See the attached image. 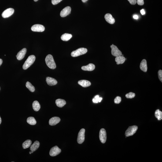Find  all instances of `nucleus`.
<instances>
[{
	"mask_svg": "<svg viewBox=\"0 0 162 162\" xmlns=\"http://www.w3.org/2000/svg\"><path fill=\"white\" fill-rule=\"evenodd\" d=\"M45 61L47 65L50 69H53L56 68V64L52 55H48L45 58Z\"/></svg>",
	"mask_w": 162,
	"mask_h": 162,
	"instance_id": "1",
	"label": "nucleus"
},
{
	"mask_svg": "<svg viewBox=\"0 0 162 162\" xmlns=\"http://www.w3.org/2000/svg\"><path fill=\"white\" fill-rule=\"evenodd\" d=\"M35 59V56L34 55L29 56L23 66V69L26 70L33 64Z\"/></svg>",
	"mask_w": 162,
	"mask_h": 162,
	"instance_id": "2",
	"label": "nucleus"
},
{
	"mask_svg": "<svg viewBox=\"0 0 162 162\" xmlns=\"http://www.w3.org/2000/svg\"><path fill=\"white\" fill-rule=\"evenodd\" d=\"M87 52V49L84 48H80L74 51L71 53V55L73 57H77L81 55L85 54Z\"/></svg>",
	"mask_w": 162,
	"mask_h": 162,
	"instance_id": "3",
	"label": "nucleus"
},
{
	"mask_svg": "<svg viewBox=\"0 0 162 162\" xmlns=\"http://www.w3.org/2000/svg\"><path fill=\"white\" fill-rule=\"evenodd\" d=\"M138 129V126H130L126 130L125 135L126 137L132 136L135 133Z\"/></svg>",
	"mask_w": 162,
	"mask_h": 162,
	"instance_id": "4",
	"label": "nucleus"
},
{
	"mask_svg": "<svg viewBox=\"0 0 162 162\" xmlns=\"http://www.w3.org/2000/svg\"><path fill=\"white\" fill-rule=\"evenodd\" d=\"M85 131L84 129H82L79 132L77 138V142L79 144L83 143L84 141Z\"/></svg>",
	"mask_w": 162,
	"mask_h": 162,
	"instance_id": "5",
	"label": "nucleus"
},
{
	"mask_svg": "<svg viewBox=\"0 0 162 162\" xmlns=\"http://www.w3.org/2000/svg\"><path fill=\"white\" fill-rule=\"evenodd\" d=\"M111 48L112 49V55L116 57L121 56V52L119 50L117 46L112 44L111 46Z\"/></svg>",
	"mask_w": 162,
	"mask_h": 162,
	"instance_id": "6",
	"label": "nucleus"
},
{
	"mask_svg": "<svg viewBox=\"0 0 162 162\" xmlns=\"http://www.w3.org/2000/svg\"><path fill=\"white\" fill-rule=\"evenodd\" d=\"M99 139L102 143H105L107 139L106 132L105 129H101L99 132Z\"/></svg>",
	"mask_w": 162,
	"mask_h": 162,
	"instance_id": "7",
	"label": "nucleus"
},
{
	"mask_svg": "<svg viewBox=\"0 0 162 162\" xmlns=\"http://www.w3.org/2000/svg\"><path fill=\"white\" fill-rule=\"evenodd\" d=\"M14 10L13 8H8L2 12V16L4 18H6L11 16L14 13Z\"/></svg>",
	"mask_w": 162,
	"mask_h": 162,
	"instance_id": "8",
	"label": "nucleus"
},
{
	"mask_svg": "<svg viewBox=\"0 0 162 162\" xmlns=\"http://www.w3.org/2000/svg\"><path fill=\"white\" fill-rule=\"evenodd\" d=\"M32 31L37 32H43L45 30V27L43 25L39 24L34 25L31 27Z\"/></svg>",
	"mask_w": 162,
	"mask_h": 162,
	"instance_id": "9",
	"label": "nucleus"
},
{
	"mask_svg": "<svg viewBox=\"0 0 162 162\" xmlns=\"http://www.w3.org/2000/svg\"><path fill=\"white\" fill-rule=\"evenodd\" d=\"M61 150L57 146H55L51 148L50 151V155L51 156H55L61 153Z\"/></svg>",
	"mask_w": 162,
	"mask_h": 162,
	"instance_id": "10",
	"label": "nucleus"
},
{
	"mask_svg": "<svg viewBox=\"0 0 162 162\" xmlns=\"http://www.w3.org/2000/svg\"><path fill=\"white\" fill-rule=\"evenodd\" d=\"M71 11V8L69 6H67L61 11L60 12V16L62 17H66L70 13Z\"/></svg>",
	"mask_w": 162,
	"mask_h": 162,
	"instance_id": "11",
	"label": "nucleus"
},
{
	"mask_svg": "<svg viewBox=\"0 0 162 162\" xmlns=\"http://www.w3.org/2000/svg\"><path fill=\"white\" fill-rule=\"evenodd\" d=\"M27 49L24 48L17 53L16 55V57L18 60H22L24 58L27 52Z\"/></svg>",
	"mask_w": 162,
	"mask_h": 162,
	"instance_id": "12",
	"label": "nucleus"
},
{
	"mask_svg": "<svg viewBox=\"0 0 162 162\" xmlns=\"http://www.w3.org/2000/svg\"><path fill=\"white\" fill-rule=\"evenodd\" d=\"M105 18L106 20L108 23L111 24H114L115 20L113 17L112 15L109 13L105 15Z\"/></svg>",
	"mask_w": 162,
	"mask_h": 162,
	"instance_id": "13",
	"label": "nucleus"
},
{
	"mask_svg": "<svg viewBox=\"0 0 162 162\" xmlns=\"http://www.w3.org/2000/svg\"><path fill=\"white\" fill-rule=\"evenodd\" d=\"M46 81L48 84L50 86L55 85L57 83V81L55 79L50 77L46 78Z\"/></svg>",
	"mask_w": 162,
	"mask_h": 162,
	"instance_id": "14",
	"label": "nucleus"
},
{
	"mask_svg": "<svg viewBox=\"0 0 162 162\" xmlns=\"http://www.w3.org/2000/svg\"><path fill=\"white\" fill-rule=\"evenodd\" d=\"M60 121V119L59 117H52L49 121V124L50 126H55L59 123Z\"/></svg>",
	"mask_w": 162,
	"mask_h": 162,
	"instance_id": "15",
	"label": "nucleus"
},
{
	"mask_svg": "<svg viewBox=\"0 0 162 162\" xmlns=\"http://www.w3.org/2000/svg\"><path fill=\"white\" fill-rule=\"evenodd\" d=\"M95 68V66L92 64H89L86 66L82 67V69L84 71H91L94 70Z\"/></svg>",
	"mask_w": 162,
	"mask_h": 162,
	"instance_id": "16",
	"label": "nucleus"
},
{
	"mask_svg": "<svg viewBox=\"0 0 162 162\" xmlns=\"http://www.w3.org/2000/svg\"><path fill=\"white\" fill-rule=\"evenodd\" d=\"M140 68L141 70L145 72L147 71V66L146 60L144 59L141 61L140 65Z\"/></svg>",
	"mask_w": 162,
	"mask_h": 162,
	"instance_id": "17",
	"label": "nucleus"
},
{
	"mask_svg": "<svg viewBox=\"0 0 162 162\" xmlns=\"http://www.w3.org/2000/svg\"><path fill=\"white\" fill-rule=\"evenodd\" d=\"M78 83L82 87H88L91 85V83L89 81L86 80H81L78 82Z\"/></svg>",
	"mask_w": 162,
	"mask_h": 162,
	"instance_id": "18",
	"label": "nucleus"
},
{
	"mask_svg": "<svg viewBox=\"0 0 162 162\" xmlns=\"http://www.w3.org/2000/svg\"><path fill=\"white\" fill-rule=\"evenodd\" d=\"M56 104L59 107L62 108L66 104V102L64 100L58 99L56 100Z\"/></svg>",
	"mask_w": 162,
	"mask_h": 162,
	"instance_id": "19",
	"label": "nucleus"
},
{
	"mask_svg": "<svg viewBox=\"0 0 162 162\" xmlns=\"http://www.w3.org/2000/svg\"><path fill=\"white\" fill-rule=\"evenodd\" d=\"M126 60V58L124 56H121L116 57L115 59V61L117 65L123 64Z\"/></svg>",
	"mask_w": 162,
	"mask_h": 162,
	"instance_id": "20",
	"label": "nucleus"
},
{
	"mask_svg": "<svg viewBox=\"0 0 162 162\" xmlns=\"http://www.w3.org/2000/svg\"><path fill=\"white\" fill-rule=\"evenodd\" d=\"M40 146V143L38 141H35L34 143L30 147V150L31 151L34 152Z\"/></svg>",
	"mask_w": 162,
	"mask_h": 162,
	"instance_id": "21",
	"label": "nucleus"
},
{
	"mask_svg": "<svg viewBox=\"0 0 162 162\" xmlns=\"http://www.w3.org/2000/svg\"><path fill=\"white\" fill-rule=\"evenodd\" d=\"M72 34L65 33L63 34L62 35L61 38L63 41H67L69 40L72 38Z\"/></svg>",
	"mask_w": 162,
	"mask_h": 162,
	"instance_id": "22",
	"label": "nucleus"
},
{
	"mask_svg": "<svg viewBox=\"0 0 162 162\" xmlns=\"http://www.w3.org/2000/svg\"><path fill=\"white\" fill-rule=\"evenodd\" d=\"M32 105L33 108L35 112H38L40 109V104L37 101H34Z\"/></svg>",
	"mask_w": 162,
	"mask_h": 162,
	"instance_id": "23",
	"label": "nucleus"
},
{
	"mask_svg": "<svg viewBox=\"0 0 162 162\" xmlns=\"http://www.w3.org/2000/svg\"><path fill=\"white\" fill-rule=\"evenodd\" d=\"M32 143V141L30 140H27L23 143L22 144V146L24 149L29 147Z\"/></svg>",
	"mask_w": 162,
	"mask_h": 162,
	"instance_id": "24",
	"label": "nucleus"
},
{
	"mask_svg": "<svg viewBox=\"0 0 162 162\" xmlns=\"http://www.w3.org/2000/svg\"><path fill=\"white\" fill-rule=\"evenodd\" d=\"M27 122L28 124L31 125H34L36 123V120L33 117H30L27 118Z\"/></svg>",
	"mask_w": 162,
	"mask_h": 162,
	"instance_id": "25",
	"label": "nucleus"
},
{
	"mask_svg": "<svg viewBox=\"0 0 162 162\" xmlns=\"http://www.w3.org/2000/svg\"><path fill=\"white\" fill-rule=\"evenodd\" d=\"M155 116L158 120H161L162 119V112L159 109L156 110L155 112Z\"/></svg>",
	"mask_w": 162,
	"mask_h": 162,
	"instance_id": "26",
	"label": "nucleus"
},
{
	"mask_svg": "<svg viewBox=\"0 0 162 162\" xmlns=\"http://www.w3.org/2000/svg\"><path fill=\"white\" fill-rule=\"evenodd\" d=\"M26 86L30 91L33 92L35 91V87L29 82H27L26 83Z\"/></svg>",
	"mask_w": 162,
	"mask_h": 162,
	"instance_id": "27",
	"label": "nucleus"
},
{
	"mask_svg": "<svg viewBox=\"0 0 162 162\" xmlns=\"http://www.w3.org/2000/svg\"><path fill=\"white\" fill-rule=\"evenodd\" d=\"M102 99V98H100L98 95L96 96L93 100V102L94 103H98L101 102Z\"/></svg>",
	"mask_w": 162,
	"mask_h": 162,
	"instance_id": "28",
	"label": "nucleus"
},
{
	"mask_svg": "<svg viewBox=\"0 0 162 162\" xmlns=\"http://www.w3.org/2000/svg\"><path fill=\"white\" fill-rule=\"evenodd\" d=\"M135 97V94L132 92H130L126 95V97L127 98H132Z\"/></svg>",
	"mask_w": 162,
	"mask_h": 162,
	"instance_id": "29",
	"label": "nucleus"
},
{
	"mask_svg": "<svg viewBox=\"0 0 162 162\" xmlns=\"http://www.w3.org/2000/svg\"><path fill=\"white\" fill-rule=\"evenodd\" d=\"M121 101V98L120 97H117L115 98L114 100V102L115 104H119Z\"/></svg>",
	"mask_w": 162,
	"mask_h": 162,
	"instance_id": "30",
	"label": "nucleus"
},
{
	"mask_svg": "<svg viewBox=\"0 0 162 162\" xmlns=\"http://www.w3.org/2000/svg\"><path fill=\"white\" fill-rule=\"evenodd\" d=\"M158 75L160 80L162 82V71L160 70L158 72Z\"/></svg>",
	"mask_w": 162,
	"mask_h": 162,
	"instance_id": "31",
	"label": "nucleus"
},
{
	"mask_svg": "<svg viewBox=\"0 0 162 162\" xmlns=\"http://www.w3.org/2000/svg\"><path fill=\"white\" fill-rule=\"evenodd\" d=\"M63 0H52V4L53 5H56L61 2Z\"/></svg>",
	"mask_w": 162,
	"mask_h": 162,
	"instance_id": "32",
	"label": "nucleus"
},
{
	"mask_svg": "<svg viewBox=\"0 0 162 162\" xmlns=\"http://www.w3.org/2000/svg\"><path fill=\"white\" fill-rule=\"evenodd\" d=\"M137 2L138 5H142L144 4V0H137Z\"/></svg>",
	"mask_w": 162,
	"mask_h": 162,
	"instance_id": "33",
	"label": "nucleus"
},
{
	"mask_svg": "<svg viewBox=\"0 0 162 162\" xmlns=\"http://www.w3.org/2000/svg\"><path fill=\"white\" fill-rule=\"evenodd\" d=\"M128 1L131 5H135L137 3V0H128Z\"/></svg>",
	"mask_w": 162,
	"mask_h": 162,
	"instance_id": "34",
	"label": "nucleus"
},
{
	"mask_svg": "<svg viewBox=\"0 0 162 162\" xmlns=\"http://www.w3.org/2000/svg\"><path fill=\"white\" fill-rule=\"evenodd\" d=\"M141 14L142 15H144L145 14V10L144 9L141 10Z\"/></svg>",
	"mask_w": 162,
	"mask_h": 162,
	"instance_id": "35",
	"label": "nucleus"
},
{
	"mask_svg": "<svg viewBox=\"0 0 162 162\" xmlns=\"http://www.w3.org/2000/svg\"><path fill=\"white\" fill-rule=\"evenodd\" d=\"M133 18H134V19H138V16L135 15H134V16H133Z\"/></svg>",
	"mask_w": 162,
	"mask_h": 162,
	"instance_id": "36",
	"label": "nucleus"
},
{
	"mask_svg": "<svg viewBox=\"0 0 162 162\" xmlns=\"http://www.w3.org/2000/svg\"><path fill=\"white\" fill-rule=\"evenodd\" d=\"M2 63V60L1 59H0V66L1 65Z\"/></svg>",
	"mask_w": 162,
	"mask_h": 162,
	"instance_id": "37",
	"label": "nucleus"
},
{
	"mask_svg": "<svg viewBox=\"0 0 162 162\" xmlns=\"http://www.w3.org/2000/svg\"><path fill=\"white\" fill-rule=\"evenodd\" d=\"M88 0H82V2H85Z\"/></svg>",
	"mask_w": 162,
	"mask_h": 162,
	"instance_id": "38",
	"label": "nucleus"
},
{
	"mask_svg": "<svg viewBox=\"0 0 162 162\" xmlns=\"http://www.w3.org/2000/svg\"><path fill=\"white\" fill-rule=\"evenodd\" d=\"M1 122H2V120H1V118L0 116V124H1Z\"/></svg>",
	"mask_w": 162,
	"mask_h": 162,
	"instance_id": "39",
	"label": "nucleus"
},
{
	"mask_svg": "<svg viewBox=\"0 0 162 162\" xmlns=\"http://www.w3.org/2000/svg\"><path fill=\"white\" fill-rule=\"evenodd\" d=\"M34 1H35V2H37V1L38 0H34Z\"/></svg>",
	"mask_w": 162,
	"mask_h": 162,
	"instance_id": "40",
	"label": "nucleus"
},
{
	"mask_svg": "<svg viewBox=\"0 0 162 162\" xmlns=\"http://www.w3.org/2000/svg\"><path fill=\"white\" fill-rule=\"evenodd\" d=\"M29 153L30 154H31L32 153V152H31V151H30V152H29Z\"/></svg>",
	"mask_w": 162,
	"mask_h": 162,
	"instance_id": "41",
	"label": "nucleus"
},
{
	"mask_svg": "<svg viewBox=\"0 0 162 162\" xmlns=\"http://www.w3.org/2000/svg\"></svg>",
	"mask_w": 162,
	"mask_h": 162,
	"instance_id": "42",
	"label": "nucleus"
}]
</instances>
